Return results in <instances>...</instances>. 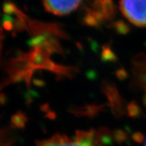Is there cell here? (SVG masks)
<instances>
[{
  "label": "cell",
  "mask_w": 146,
  "mask_h": 146,
  "mask_svg": "<svg viewBox=\"0 0 146 146\" xmlns=\"http://www.w3.org/2000/svg\"><path fill=\"white\" fill-rule=\"evenodd\" d=\"M119 8L133 25L146 27V0H120Z\"/></svg>",
  "instance_id": "cell-2"
},
{
  "label": "cell",
  "mask_w": 146,
  "mask_h": 146,
  "mask_svg": "<svg viewBox=\"0 0 146 146\" xmlns=\"http://www.w3.org/2000/svg\"><path fill=\"white\" fill-rule=\"evenodd\" d=\"M94 131H77L75 135H54L40 142L38 146H98Z\"/></svg>",
  "instance_id": "cell-1"
},
{
  "label": "cell",
  "mask_w": 146,
  "mask_h": 146,
  "mask_svg": "<svg viewBox=\"0 0 146 146\" xmlns=\"http://www.w3.org/2000/svg\"><path fill=\"white\" fill-rule=\"evenodd\" d=\"M82 0H42L47 12L56 16L71 13L79 6Z\"/></svg>",
  "instance_id": "cell-3"
},
{
  "label": "cell",
  "mask_w": 146,
  "mask_h": 146,
  "mask_svg": "<svg viewBox=\"0 0 146 146\" xmlns=\"http://www.w3.org/2000/svg\"><path fill=\"white\" fill-rule=\"evenodd\" d=\"M144 146H146V139H145V143H144Z\"/></svg>",
  "instance_id": "cell-4"
}]
</instances>
